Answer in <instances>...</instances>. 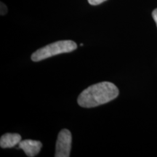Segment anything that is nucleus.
Listing matches in <instances>:
<instances>
[{"label": "nucleus", "mask_w": 157, "mask_h": 157, "mask_svg": "<svg viewBox=\"0 0 157 157\" xmlns=\"http://www.w3.org/2000/svg\"><path fill=\"white\" fill-rule=\"evenodd\" d=\"M71 133L68 129H62L59 132L56 143V157H68L71 149Z\"/></svg>", "instance_id": "3"}, {"label": "nucleus", "mask_w": 157, "mask_h": 157, "mask_svg": "<svg viewBox=\"0 0 157 157\" xmlns=\"http://www.w3.org/2000/svg\"><path fill=\"white\" fill-rule=\"evenodd\" d=\"M76 48H77V44L74 41H58L35 51L31 55V58L34 62H39L57 55L73 52Z\"/></svg>", "instance_id": "2"}, {"label": "nucleus", "mask_w": 157, "mask_h": 157, "mask_svg": "<svg viewBox=\"0 0 157 157\" xmlns=\"http://www.w3.org/2000/svg\"><path fill=\"white\" fill-rule=\"evenodd\" d=\"M21 141V136L17 133H6L1 137L0 146L2 148H13Z\"/></svg>", "instance_id": "5"}, {"label": "nucleus", "mask_w": 157, "mask_h": 157, "mask_svg": "<svg viewBox=\"0 0 157 157\" xmlns=\"http://www.w3.org/2000/svg\"><path fill=\"white\" fill-rule=\"evenodd\" d=\"M152 16H153V18H154L155 23H156V26H157V8L155 9L153 11Z\"/></svg>", "instance_id": "8"}, {"label": "nucleus", "mask_w": 157, "mask_h": 157, "mask_svg": "<svg viewBox=\"0 0 157 157\" xmlns=\"http://www.w3.org/2000/svg\"><path fill=\"white\" fill-rule=\"evenodd\" d=\"M119 93V89L114 84L100 82L83 90L78 97V104L83 108L96 107L114 100Z\"/></svg>", "instance_id": "1"}, {"label": "nucleus", "mask_w": 157, "mask_h": 157, "mask_svg": "<svg viewBox=\"0 0 157 157\" xmlns=\"http://www.w3.org/2000/svg\"><path fill=\"white\" fill-rule=\"evenodd\" d=\"M105 1H106V0H88V2L92 5H98L104 2Z\"/></svg>", "instance_id": "7"}, {"label": "nucleus", "mask_w": 157, "mask_h": 157, "mask_svg": "<svg viewBox=\"0 0 157 157\" xmlns=\"http://www.w3.org/2000/svg\"><path fill=\"white\" fill-rule=\"evenodd\" d=\"M19 148L22 149L27 156L34 157L36 156L41 151L42 143L40 141L34 140H25L21 141Z\"/></svg>", "instance_id": "4"}, {"label": "nucleus", "mask_w": 157, "mask_h": 157, "mask_svg": "<svg viewBox=\"0 0 157 157\" xmlns=\"http://www.w3.org/2000/svg\"><path fill=\"white\" fill-rule=\"evenodd\" d=\"M0 5H1V7H0V14H1V15H6V13H7V6H6L5 4L3 2H1Z\"/></svg>", "instance_id": "6"}]
</instances>
